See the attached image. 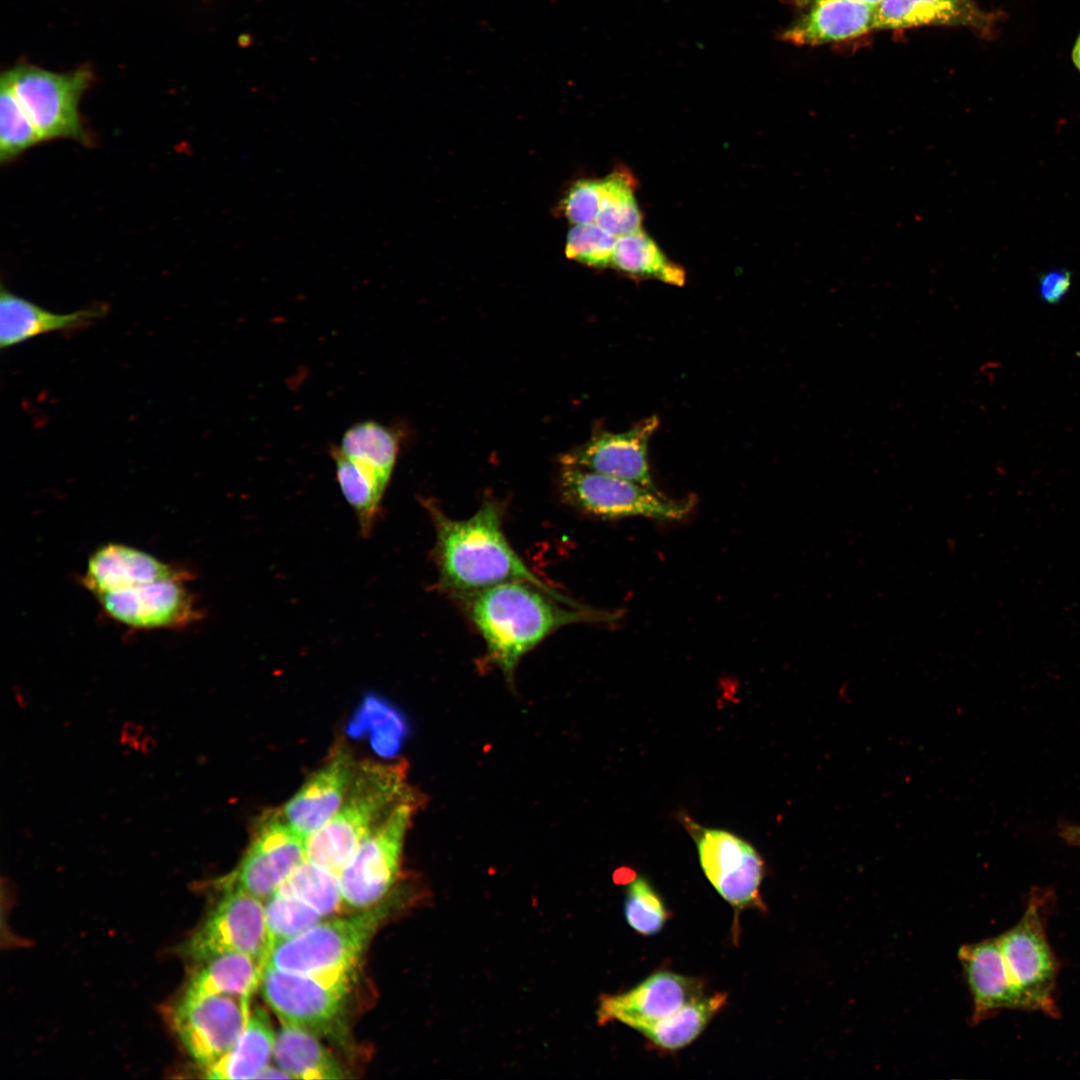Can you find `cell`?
<instances>
[{
  "instance_id": "6",
  "label": "cell",
  "mask_w": 1080,
  "mask_h": 1080,
  "mask_svg": "<svg viewBox=\"0 0 1080 1080\" xmlns=\"http://www.w3.org/2000/svg\"><path fill=\"white\" fill-rule=\"evenodd\" d=\"M420 802L418 793L409 790L361 842L339 877L350 909L372 908L389 894L399 875L406 832Z\"/></svg>"
},
{
  "instance_id": "4",
  "label": "cell",
  "mask_w": 1080,
  "mask_h": 1080,
  "mask_svg": "<svg viewBox=\"0 0 1080 1080\" xmlns=\"http://www.w3.org/2000/svg\"><path fill=\"white\" fill-rule=\"evenodd\" d=\"M1054 900L1051 889L1032 888L1020 919L996 937L1017 1011L1040 1012L1057 1018L1060 1015L1056 999L1059 961L1047 936V922Z\"/></svg>"
},
{
  "instance_id": "3",
  "label": "cell",
  "mask_w": 1080,
  "mask_h": 1080,
  "mask_svg": "<svg viewBox=\"0 0 1080 1080\" xmlns=\"http://www.w3.org/2000/svg\"><path fill=\"white\" fill-rule=\"evenodd\" d=\"M406 770L402 762L357 763L341 807L308 837L307 860L339 878L363 839L411 789Z\"/></svg>"
},
{
  "instance_id": "16",
  "label": "cell",
  "mask_w": 1080,
  "mask_h": 1080,
  "mask_svg": "<svg viewBox=\"0 0 1080 1080\" xmlns=\"http://www.w3.org/2000/svg\"><path fill=\"white\" fill-rule=\"evenodd\" d=\"M357 763L343 746H337L318 769L279 811L285 822L308 839L341 807Z\"/></svg>"
},
{
  "instance_id": "10",
  "label": "cell",
  "mask_w": 1080,
  "mask_h": 1080,
  "mask_svg": "<svg viewBox=\"0 0 1080 1080\" xmlns=\"http://www.w3.org/2000/svg\"><path fill=\"white\" fill-rule=\"evenodd\" d=\"M250 998L184 995L171 1010V1024L189 1055L205 1068L236 1044L249 1016Z\"/></svg>"
},
{
  "instance_id": "8",
  "label": "cell",
  "mask_w": 1080,
  "mask_h": 1080,
  "mask_svg": "<svg viewBox=\"0 0 1080 1080\" xmlns=\"http://www.w3.org/2000/svg\"><path fill=\"white\" fill-rule=\"evenodd\" d=\"M561 487L568 501L601 518L642 516L656 520H680L694 506L691 498L674 500L635 482L564 464Z\"/></svg>"
},
{
  "instance_id": "35",
  "label": "cell",
  "mask_w": 1080,
  "mask_h": 1080,
  "mask_svg": "<svg viewBox=\"0 0 1080 1080\" xmlns=\"http://www.w3.org/2000/svg\"><path fill=\"white\" fill-rule=\"evenodd\" d=\"M616 240L597 223L577 224L568 233L566 255L583 264L606 267L611 264Z\"/></svg>"
},
{
  "instance_id": "26",
  "label": "cell",
  "mask_w": 1080,
  "mask_h": 1080,
  "mask_svg": "<svg viewBox=\"0 0 1080 1080\" xmlns=\"http://www.w3.org/2000/svg\"><path fill=\"white\" fill-rule=\"evenodd\" d=\"M335 449L360 469L387 485L396 462L398 443L386 426L366 420L350 426Z\"/></svg>"
},
{
  "instance_id": "19",
  "label": "cell",
  "mask_w": 1080,
  "mask_h": 1080,
  "mask_svg": "<svg viewBox=\"0 0 1080 1080\" xmlns=\"http://www.w3.org/2000/svg\"><path fill=\"white\" fill-rule=\"evenodd\" d=\"M996 18L974 0H883L877 7L875 30L964 27L987 37L994 31Z\"/></svg>"
},
{
  "instance_id": "5",
  "label": "cell",
  "mask_w": 1080,
  "mask_h": 1080,
  "mask_svg": "<svg viewBox=\"0 0 1080 1080\" xmlns=\"http://www.w3.org/2000/svg\"><path fill=\"white\" fill-rule=\"evenodd\" d=\"M390 903L321 920L298 936L272 949L266 966L317 974L352 972L377 928L390 912Z\"/></svg>"
},
{
  "instance_id": "32",
  "label": "cell",
  "mask_w": 1080,
  "mask_h": 1080,
  "mask_svg": "<svg viewBox=\"0 0 1080 1080\" xmlns=\"http://www.w3.org/2000/svg\"><path fill=\"white\" fill-rule=\"evenodd\" d=\"M0 88V160L3 163L44 140L3 76Z\"/></svg>"
},
{
  "instance_id": "22",
  "label": "cell",
  "mask_w": 1080,
  "mask_h": 1080,
  "mask_svg": "<svg viewBox=\"0 0 1080 1080\" xmlns=\"http://www.w3.org/2000/svg\"><path fill=\"white\" fill-rule=\"evenodd\" d=\"M103 304L71 313H55L16 295L0 292V348L8 349L46 333L87 327L106 314Z\"/></svg>"
},
{
  "instance_id": "13",
  "label": "cell",
  "mask_w": 1080,
  "mask_h": 1080,
  "mask_svg": "<svg viewBox=\"0 0 1080 1080\" xmlns=\"http://www.w3.org/2000/svg\"><path fill=\"white\" fill-rule=\"evenodd\" d=\"M700 865L718 894L735 910H765L760 886L764 862L754 847L722 829L692 825Z\"/></svg>"
},
{
  "instance_id": "28",
  "label": "cell",
  "mask_w": 1080,
  "mask_h": 1080,
  "mask_svg": "<svg viewBox=\"0 0 1080 1080\" xmlns=\"http://www.w3.org/2000/svg\"><path fill=\"white\" fill-rule=\"evenodd\" d=\"M611 265L634 276L676 286H682L686 279L683 268L670 261L642 229L617 238Z\"/></svg>"
},
{
  "instance_id": "33",
  "label": "cell",
  "mask_w": 1080,
  "mask_h": 1080,
  "mask_svg": "<svg viewBox=\"0 0 1080 1080\" xmlns=\"http://www.w3.org/2000/svg\"><path fill=\"white\" fill-rule=\"evenodd\" d=\"M269 954L274 947L308 930L324 918L305 902L275 892L264 902Z\"/></svg>"
},
{
  "instance_id": "37",
  "label": "cell",
  "mask_w": 1080,
  "mask_h": 1080,
  "mask_svg": "<svg viewBox=\"0 0 1080 1080\" xmlns=\"http://www.w3.org/2000/svg\"><path fill=\"white\" fill-rule=\"evenodd\" d=\"M1071 272L1065 268L1049 270L1039 277V294L1048 304H1058L1071 287Z\"/></svg>"
},
{
  "instance_id": "15",
  "label": "cell",
  "mask_w": 1080,
  "mask_h": 1080,
  "mask_svg": "<svg viewBox=\"0 0 1080 1080\" xmlns=\"http://www.w3.org/2000/svg\"><path fill=\"white\" fill-rule=\"evenodd\" d=\"M704 995L699 979L660 971L625 993L603 997L597 1015L600 1024L616 1020L639 1032Z\"/></svg>"
},
{
  "instance_id": "20",
  "label": "cell",
  "mask_w": 1080,
  "mask_h": 1080,
  "mask_svg": "<svg viewBox=\"0 0 1080 1080\" xmlns=\"http://www.w3.org/2000/svg\"><path fill=\"white\" fill-rule=\"evenodd\" d=\"M188 574L183 568L161 561L137 548L108 543L89 557L84 586L95 596L137 584Z\"/></svg>"
},
{
  "instance_id": "27",
  "label": "cell",
  "mask_w": 1080,
  "mask_h": 1080,
  "mask_svg": "<svg viewBox=\"0 0 1080 1080\" xmlns=\"http://www.w3.org/2000/svg\"><path fill=\"white\" fill-rule=\"evenodd\" d=\"M726 993L699 997L670 1016L644 1027L643 1034L656 1047L677 1050L695 1040L713 1016L725 1005Z\"/></svg>"
},
{
  "instance_id": "40",
  "label": "cell",
  "mask_w": 1080,
  "mask_h": 1080,
  "mask_svg": "<svg viewBox=\"0 0 1080 1080\" xmlns=\"http://www.w3.org/2000/svg\"><path fill=\"white\" fill-rule=\"evenodd\" d=\"M784 1L786 3H789L790 5H792L794 7H797L799 9H803L806 6H808L810 3L814 2L815 0H784ZM858 1H861V2H864V3H867V4L874 5V6L878 7V5L883 0H858Z\"/></svg>"
},
{
  "instance_id": "31",
  "label": "cell",
  "mask_w": 1080,
  "mask_h": 1080,
  "mask_svg": "<svg viewBox=\"0 0 1080 1080\" xmlns=\"http://www.w3.org/2000/svg\"><path fill=\"white\" fill-rule=\"evenodd\" d=\"M331 456L336 466L339 487L355 511L363 536L370 534L386 486L366 474L334 447Z\"/></svg>"
},
{
  "instance_id": "12",
  "label": "cell",
  "mask_w": 1080,
  "mask_h": 1080,
  "mask_svg": "<svg viewBox=\"0 0 1080 1080\" xmlns=\"http://www.w3.org/2000/svg\"><path fill=\"white\" fill-rule=\"evenodd\" d=\"M307 839L295 832L279 811L265 815L238 866L223 888L242 890L265 902L306 858Z\"/></svg>"
},
{
  "instance_id": "39",
  "label": "cell",
  "mask_w": 1080,
  "mask_h": 1080,
  "mask_svg": "<svg viewBox=\"0 0 1080 1080\" xmlns=\"http://www.w3.org/2000/svg\"><path fill=\"white\" fill-rule=\"evenodd\" d=\"M265 1078L292 1079V1077L279 1066L274 1067L269 1065L264 1067L255 1077V1079Z\"/></svg>"
},
{
  "instance_id": "38",
  "label": "cell",
  "mask_w": 1080,
  "mask_h": 1080,
  "mask_svg": "<svg viewBox=\"0 0 1080 1080\" xmlns=\"http://www.w3.org/2000/svg\"><path fill=\"white\" fill-rule=\"evenodd\" d=\"M1058 836L1069 846L1080 848V824L1065 819L1057 823Z\"/></svg>"
},
{
  "instance_id": "25",
  "label": "cell",
  "mask_w": 1080,
  "mask_h": 1080,
  "mask_svg": "<svg viewBox=\"0 0 1080 1080\" xmlns=\"http://www.w3.org/2000/svg\"><path fill=\"white\" fill-rule=\"evenodd\" d=\"M273 1057L292 1079H341L344 1070L315 1033L282 1024L276 1034Z\"/></svg>"
},
{
  "instance_id": "2",
  "label": "cell",
  "mask_w": 1080,
  "mask_h": 1080,
  "mask_svg": "<svg viewBox=\"0 0 1080 1080\" xmlns=\"http://www.w3.org/2000/svg\"><path fill=\"white\" fill-rule=\"evenodd\" d=\"M436 530L435 560L442 586L468 593L504 582L531 583L567 606L585 607L539 578L508 542L502 511L485 502L470 518L454 520L430 504Z\"/></svg>"
},
{
  "instance_id": "17",
  "label": "cell",
  "mask_w": 1080,
  "mask_h": 1080,
  "mask_svg": "<svg viewBox=\"0 0 1080 1080\" xmlns=\"http://www.w3.org/2000/svg\"><path fill=\"white\" fill-rule=\"evenodd\" d=\"M658 425V418L652 416L625 432L600 433L570 454L565 463L657 490L649 469L648 446Z\"/></svg>"
},
{
  "instance_id": "1",
  "label": "cell",
  "mask_w": 1080,
  "mask_h": 1080,
  "mask_svg": "<svg viewBox=\"0 0 1080 1080\" xmlns=\"http://www.w3.org/2000/svg\"><path fill=\"white\" fill-rule=\"evenodd\" d=\"M462 598L486 643L488 658L508 678L528 651L559 628L618 617L617 613L587 607H561L562 602L546 591L521 581L462 593Z\"/></svg>"
},
{
  "instance_id": "18",
  "label": "cell",
  "mask_w": 1080,
  "mask_h": 1080,
  "mask_svg": "<svg viewBox=\"0 0 1080 1080\" xmlns=\"http://www.w3.org/2000/svg\"><path fill=\"white\" fill-rule=\"evenodd\" d=\"M780 34L796 46H819L875 30L877 6L858 0H815Z\"/></svg>"
},
{
  "instance_id": "29",
  "label": "cell",
  "mask_w": 1080,
  "mask_h": 1080,
  "mask_svg": "<svg viewBox=\"0 0 1080 1080\" xmlns=\"http://www.w3.org/2000/svg\"><path fill=\"white\" fill-rule=\"evenodd\" d=\"M637 181L626 168L615 169L601 180V202L596 223L616 238L641 229L642 214L635 198Z\"/></svg>"
},
{
  "instance_id": "30",
  "label": "cell",
  "mask_w": 1080,
  "mask_h": 1080,
  "mask_svg": "<svg viewBox=\"0 0 1080 1080\" xmlns=\"http://www.w3.org/2000/svg\"><path fill=\"white\" fill-rule=\"evenodd\" d=\"M276 892L305 902L324 919L339 916L349 908L339 878L308 860L296 868Z\"/></svg>"
},
{
  "instance_id": "34",
  "label": "cell",
  "mask_w": 1080,
  "mask_h": 1080,
  "mask_svg": "<svg viewBox=\"0 0 1080 1080\" xmlns=\"http://www.w3.org/2000/svg\"><path fill=\"white\" fill-rule=\"evenodd\" d=\"M624 914L628 925L644 936L657 934L668 917L662 899L642 876L635 878L627 886Z\"/></svg>"
},
{
  "instance_id": "21",
  "label": "cell",
  "mask_w": 1080,
  "mask_h": 1080,
  "mask_svg": "<svg viewBox=\"0 0 1080 1080\" xmlns=\"http://www.w3.org/2000/svg\"><path fill=\"white\" fill-rule=\"evenodd\" d=\"M958 956L972 996V1024H978L1003 1010L1017 1011L1016 999L1003 969L997 937L963 945Z\"/></svg>"
},
{
  "instance_id": "14",
  "label": "cell",
  "mask_w": 1080,
  "mask_h": 1080,
  "mask_svg": "<svg viewBox=\"0 0 1080 1080\" xmlns=\"http://www.w3.org/2000/svg\"><path fill=\"white\" fill-rule=\"evenodd\" d=\"M189 574L137 584L96 595L103 610L121 624L138 629L183 628L200 611L186 581Z\"/></svg>"
},
{
  "instance_id": "36",
  "label": "cell",
  "mask_w": 1080,
  "mask_h": 1080,
  "mask_svg": "<svg viewBox=\"0 0 1080 1080\" xmlns=\"http://www.w3.org/2000/svg\"><path fill=\"white\" fill-rule=\"evenodd\" d=\"M601 202V180L576 182L563 200L562 209L574 225L596 223Z\"/></svg>"
},
{
  "instance_id": "24",
  "label": "cell",
  "mask_w": 1080,
  "mask_h": 1080,
  "mask_svg": "<svg viewBox=\"0 0 1080 1080\" xmlns=\"http://www.w3.org/2000/svg\"><path fill=\"white\" fill-rule=\"evenodd\" d=\"M276 1033L260 1007L253 1009L247 1025L232 1049L204 1069L212 1079H255L273 1056Z\"/></svg>"
},
{
  "instance_id": "23",
  "label": "cell",
  "mask_w": 1080,
  "mask_h": 1080,
  "mask_svg": "<svg viewBox=\"0 0 1080 1080\" xmlns=\"http://www.w3.org/2000/svg\"><path fill=\"white\" fill-rule=\"evenodd\" d=\"M266 964L244 953H225L201 962L184 995H233L250 998L261 983Z\"/></svg>"
},
{
  "instance_id": "11",
  "label": "cell",
  "mask_w": 1080,
  "mask_h": 1080,
  "mask_svg": "<svg viewBox=\"0 0 1080 1080\" xmlns=\"http://www.w3.org/2000/svg\"><path fill=\"white\" fill-rule=\"evenodd\" d=\"M186 956L203 962L225 953H244L267 964L264 902L234 888L225 894L184 945Z\"/></svg>"
},
{
  "instance_id": "41",
  "label": "cell",
  "mask_w": 1080,
  "mask_h": 1080,
  "mask_svg": "<svg viewBox=\"0 0 1080 1080\" xmlns=\"http://www.w3.org/2000/svg\"><path fill=\"white\" fill-rule=\"evenodd\" d=\"M1072 60H1073V63L1075 64V66L1080 71V34H1079V36H1078V38H1077V40L1075 42V45L1073 47Z\"/></svg>"
},
{
  "instance_id": "7",
  "label": "cell",
  "mask_w": 1080,
  "mask_h": 1080,
  "mask_svg": "<svg viewBox=\"0 0 1080 1080\" xmlns=\"http://www.w3.org/2000/svg\"><path fill=\"white\" fill-rule=\"evenodd\" d=\"M2 76L44 141L71 139L89 143L79 113V103L93 81L87 67L57 73L31 64H19Z\"/></svg>"
},
{
  "instance_id": "9",
  "label": "cell",
  "mask_w": 1080,
  "mask_h": 1080,
  "mask_svg": "<svg viewBox=\"0 0 1080 1080\" xmlns=\"http://www.w3.org/2000/svg\"><path fill=\"white\" fill-rule=\"evenodd\" d=\"M352 972L294 973L266 966L262 994L282 1024L313 1033L327 1030L340 1016Z\"/></svg>"
}]
</instances>
